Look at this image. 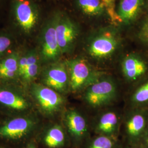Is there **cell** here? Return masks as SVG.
<instances>
[{
  "label": "cell",
  "instance_id": "obj_1",
  "mask_svg": "<svg viewBox=\"0 0 148 148\" xmlns=\"http://www.w3.org/2000/svg\"><path fill=\"white\" fill-rule=\"evenodd\" d=\"M83 102L92 109H104L116 101L119 88L116 80L106 74L81 93Z\"/></svg>",
  "mask_w": 148,
  "mask_h": 148
},
{
  "label": "cell",
  "instance_id": "obj_2",
  "mask_svg": "<svg viewBox=\"0 0 148 148\" xmlns=\"http://www.w3.org/2000/svg\"><path fill=\"white\" fill-rule=\"evenodd\" d=\"M65 63L69 73L70 92L74 94H81L106 74L84 57L70 59L65 60Z\"/></svg>",
  "mask_w": 148,
  "mask_h": 148
},
{
  "label": "cell",
  "instance_id": "obj_3",
  "mask_svg": "<svg viewBox=\"0 0 148 148\" xmlns=\"http://www.w3.org/2000/svg\"><path fill=\"white\" fill-rule=\"evenodd\" d=\"M121 45V39L118 32L113 28H106L90 37L85 50L91 59L102 62L112 58Z\"/></svg>",
  "mask_w": 148,
  "mask_h": 148
},
{
  "label": "cell",
  "instance_id": "obj_4",
  "mask_svg": "<svg viewBox=\"0 0 148 148\" xmlns=\"http://www.w3.org/2000/svg\"><path fill=\"white\" fill-rule=\"evenodd\" d=\"M12 13L16 27L25 35H32L38 25V7L32 0H13Z\"/></svg>",
  "mask_w": 148,
  "mask_h": 148
},
{
  "label": "cell",
  "instance_id": "obj_5",
  "mask_svg": "<svg viewBox=\"0 0 148 148\" xmlns=\"http://www.w3.org/2000/svg\"><path fill=\"white\" fill-rule=\"evenodd\" d=\"M148 126V108H127L122 123L127 145H139Z\"/></svg>",
  "mask_w": 148,
  "mask_h": 148
},
{
  "label": "cell",
  "instance_id": "obj_6",
  "mask_svg": "<svg viewBox=\"0 0 148 148\" xmlns=\"http://www.w3.org/2000/svg\"><path fill=\"white\" fill-rule=\"evenodd\" d=\"M64 127L75 148L84 145L90 137V123L81 111L76 108H70L63 114Z\"/></svg>",
  "mask_w": 148,
  "mask_h": 148
},
{
  "label": "cell",
  "instance_id": "obj_7",
  "mask_svg": "<svg viewBox=\"0 0 148 148\" xmlns=\"http://www.w3.org/2000/svg\"><path fill=\"white\" fill-rule=\"evenodd\" d=\"M38 39L41 61L46 64L59 61L63 54L57 40L54 14L43 24Z\"/></svg>",
  "mask_w": 148,
  "mask_h": 148
},
{
  "label": "cell",
  "instance_id": "obj_8",
  "mask_svg": "<svg viewBox=\"0 0 148 148\" xmlns=\"http://www.w3.org/2000/svg\"><path fill=\"white\" fill-rule=\"evenodd\" d=\"M54 14L57 37L61 52L63 55L71 54L79 36V26L65 13L57 12Z\"/></svg>",
  "mask_w": 148,
  "mask_h": 148
},
{
  "label": "cell",
  "instance_id": "obj_9",
  "mask_svg": "<svg viewBox=\"0 0 148 148\" xmlns=\"http://www.w3.org/2000/svg\"><path fill=\"white\" fill-rule=\"evenodd\" d=\"M120 66L124 82L131 89L148 77V60L141 54H127L122 59Z\"/></svg>",
  "mask_w": 148,
  "mask_h": 148
},
{
  "label": "cell",
  "instance_id": "obj_10",
  "mask_svg": "<svg viewBox=\"0 0 148 148\" xmlns=\"http://www.w3.org/2000/svg\"><path fill=\"white\" fill-rule=\"evenodd\" d=\"M32 94L44 114L53 116L62 111L66 104L63 95L43 84H34Z\"/></svg>",
  "mask_w": 148,
  "mask_h": 148
},
{
  "label": "cell",
  "instance_id": "obj_11",
  "mask_svg": "<svg viewBox=\"0 0 148 148\" xmlns=\"http://www.w3.org/2000/svg\"><path fill=\"white\" fill-rule=\"evenodd\" d=\"M102 110L90 123V130L95 135L118 138L123 116L115 109L107 108Z\"/></svg>",
  "mask_w": 148,
  "mask_h": 148
},
{
  "label": "cell",
  "instance_id": "obj_12",
  "mask_svg": "<svg viewBox=\"0 0 148 148\" xmlns=\"http://www.w3.org/2000/svg\"><path fill=\"white\" fill-rule=\"evenodd\" d=\"M42 82L63 95L69 92V73L65 61L47 64L42 72Z\"/></svg>",
  "mask_w": 148,
  "mask_h": 148
},
{
  "label": "cell",
  "instance_id": "obj_13",
  "mask_svg": "<svg viewBox=\"0 0 148 148\" xmlns=\"http://www.w3.org/2000/svg\"><path fill=\"white\" fill-rule=\"evenodd\" d=\"M35 122L26 117L16 118L0 127V138L19 142L28 137L35 128Z\"/></svg>",
  "mask_w": 148,
  "mask_h": 148
},
{
  "label": "cell",
  "instance_id": "obj_14",
  "mask_svg": "<svg viewBox=\"0 0 148 148\" xmlns=\"http://www.w3.org/2000/svg\"><path fill=\"white\" fill-rule=\"evenodd\" d=\"M69 141L65 128L59 124L48 127L41 136V143L46 148H64Z\"/></svg>",
  "mask_w": 148,
  "mask_h": 148
},
{
  "label": "cell",
  "instance_id": "obj_15",
  "mask_svg": "<svg viewBox=\"0 0 148 148\" xmlns=\"http://www.w3.org/2000/svg\"><path fill=\"white\" fill-rule=\"evenodd\" d=\"M144 0H121L116 11L120 22L130 24L137 18Z\"/></svg>",
  "mask_w": 148,
  "mask_h": 148
},
{
  "label": "cell",
  "instance_id": "obj_16",
  "mask_svg": "<svg viewBox=\"0 0 148 148\" xmlns=\"http://www.w3.org/2000/svg\"><path fill=\"white\" fill-rule=\"evenodd\" d=\"M127 108H148V77L130 90Z\"/></svg>",
  "mask_w": 148,
  "mask_h": 148
},
{
  "label": "cell",
  "instance_id": "obj_17",
  "mask_svg": "<svg viewBox=\"0 0 148 148\" xmlns=\"http://www.w3.org/2000/svg\"><path fill=\"white\" fill-rule=\"evenodd\" d=\"M0 104L16 111L25 110L29 106L23 95L7 88H0Z\"/></svg>",
  "mask_w": 148,
  "mask_h": 148
},
{
  "label": "cell",
  "instance_id": "obj_18",
  "mask_svg": "<svg viewBox=\"0 0 148 148\" xmlns=\"http://www.w3.org/2000/svg\"><path fill=\"white\" fill-rule=\"evenodd\" d=\"M20 56L18 53H12L0 60V79H12L18 75Z\"/></svg>",
  "mask_w": 148,
  "mask_h": 148
},
{
  "label": "cell",
  "instance_id": "obj_19",
  "mask_svg": "<svg viewBox=\"0 0 148 148\" xmlns=\"http://www.w3.org/2000/svg\"><path fill=\"white\" fill-rule=\"evenodd\" d=\"M76 5L86 16L95 17L106 13V5L102 0H76Z\"/></svg>",
  "mask_w": 148,
  "mask_h": 148
},
{
  "label": "cell",
  "instance_id": "obj_20",
  "mask_svg": "<svg viewBox=\"0 0 148 148\" xmlns=\"http://www.w3.org/2000/svg\"><path fill=\"white\" fill-rule=\"evenodd\" d=\"M27 53V68L21 78L25 81L29 82L37 77L39 73L41 61L39 54L36 51L32 50Z\"/></svg>",
  "mask_w": 148,
  "mask_h": 148
},
{
  "label": "cell",
  "instance_id": "obj_21",
  "mask_svg": "<svg viewBox=\"0 0 148 148\" xmlns=\"http://www.w3.org/2000/svg\"><path fill=\"white\" fill-rule=\"evenodd\" d=\"M85 148H122L118 138L95 135L85 143Z\"/></svg>",
  "mask_w": 148,
  "mask_h": 148
},
{
  "label": "cell",
  "instance_id": "obj_22",
  "mask_svg": "<svg viewBox=\"0 0 148 148\" xmlns=\"http://www.w3.org/2000/svg\"><path fill=\"white\" fill-rule=\"evenodd\" d=\"M106 5L107 14L111 18L112 21H120L117 12L115 10V0H102Z\"/></svg>",
  "mask_w": 148,
  "mask_h": 148
},
{
  "label": "cell",
  "instance_id": "obj_23",
  "mask_svg": "<svg viewBox=\"0 0 148 148\" xmlns=\"http://www.w3.org/2000/svg\"><path fill=\"white\" fill-rule=\"evenodd\" d=\"M12 44L11 37L5 35H0V56L5 53Z\"/></svg>",
  "mask_w": 148,
  "mask_h": 148
},
{
  "label": "cell",
  "instance_id": "obj_24",
  "mask_svg": "<svg viewBox=\"0 0 148 148\" xmlns=\"http://www.w3.org/2000/svg\"><path fill=\"white\" fill-rule=\"evenodd\" d=\"M139 39L145 45L148 46V29H142L139 34Z\"/></svg>",
  "mask_w": 148,
  "mask_h": 148
},
{
  "label": "cell",
  "instance_id": "obj_25",
  "mask_svg": "<svg viewBox=\"0 0 148 148\" xmlns=\"http://www.w3.org/2000/svg\"><path fill=\"white\" fill-rule=\"evenodd\" d=\"M139 145L144 148H148V126Z\"/></svg>",
  "mask_w": 148,
  "mask_h": 148
},
{
  "label": "cell",
  "instance_id": "obj_26",
  "mask_svg": "<svg viewBox=\"0 0 148 148\" xmlns=\"http://www.w3.org/2000/svg\"><path fill=\"white\" fill-rule=\"evenodd\" d=\"M23 148H37V147L35 142L33 140H32L30 142L27 143L26 146Z\"/></svg>",
  "mask_w": 148,
  "mask_h": 148
},
{
  "label": "cell",
  "instance_id": "obj_27",
  "mask_svg": "<svg viewBox=\"0 0 148 148\" xmlns=\"http://www.w3.org/2000/svg\"><path fill=\"white\" fill-rule=\"evenodd\" d=\"M124 148H144L140 145H126Z\"/></svg>",
  "mask_w": 148,
  "mask_h": 148
},
{
  "label": "cell",
  "instance_id": "obj_28",
  "mask_svg": "<svg viewBox=\"0 0 148 148\" xmlns=\"http://www.w3.org/2000/svg\"><path fill=\"white\" fill-rule=\"evenodd\" d=\"M142 29H148V21L145 23V24H144V25H143Z\"/></svg>",
  "mask_w": 148,
  "mask_h": 148
},
{
  "label": "cell",
  "instance_id": "obj_29",
  "mask_svg": "<svg viewBox=\"0 0 148 148\" xmlns=\"http://www.w3.org/2000/svg\"></svg>",
  "mask_w": 148,
  "mask_h": 148
}]
</instances>
